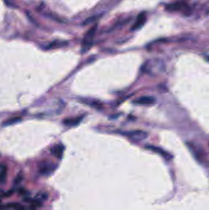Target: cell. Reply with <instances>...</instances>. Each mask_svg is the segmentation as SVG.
<instances>
[{"mask_svg": "<svg viewBox=\"0 0 209 210\" xmlns=\"http://www.w3.org/2000/svg\"><path fill=\"white\" fill-rule=\"evenodd\" d=\"M7 177V167L4 165H0V183H3Z\"/></svg>", "mask_w": 209, "mask_h": 210, "instance_id": "obj_13", "label": "cell"}, {"mask_svg": "<svg viewBox=\"0 0 209 210\" xmlns=\"http://www.w3.org/2000/svg\"><path fill=\"white\" fill-rule=\"evenodd\" d=\"M13 207L15 208V210H26L24 207H22V205H20L19 204H14V206H13Z\"/></svg>", "mask_w": 209, "mask_h": 210, "instance_id": "obj_16", "label": "cell"}, {"mask_svg": "<svg viewBox=\"0 0 209 210\" xmlns=\"http://www.w3.org/2000/svg\"><path fill=\"white\" fill-rule=\"evenodd\" d=\"M146 22V15L145 13H140L139 14L137 20L131 28V30H136L142 27Z\"/></svg>", "mask_w": 209, "mask_h": 210, "instance_id": "obj_7", "label": "cell"}, {"mask_svg": "<svg viewBox=\"0 0 209 210\" xmlns=\"http://www.w3.org/2000/svg\"><path fill=\"white\" fill-rule=\"evenodd\" d=\"M144 71L150 74H156L160 73L163 70V65L158 61H149L145 63Z\"/></svg>", "mask_w": 209, "mask_h": 210, "instance_id": "obj_2", "label": "cell"}, {"mask_svg": "<svg viewBox=\"0 0 209 210\" xmlns=\"http://www.w3.org/2000/svg\"><path fill=\"white\" fill-rule=\"evenodd\" d=\"M83 101L85 104H86L88 106H90L92 107H94L95 109L101 110L102 108L103 105L99 101H97L96 100H88V99L83 100Z\"/></svg>", "mask_w": 209, "mask_h": 210, "instance_id": "obj_10", "label": "cell"}, {"mask_svg": "<svg viewBox=\"0 0 209 210\" xmlns=\"http://www.w3.org/2000/svg\"><path fill=\"white\" fill-rule=\"evenodd\" d=\"M64 149L65 147L63 145H62L61 144H58L52 147V152L56 158H60H60H61L62 156H63Z\"/></svg>", "mask_w": 209, "mask_h": 210, "instance_id": "obj_8", "label": "cell"}, {"mask_svg": "<svg viewBox=\"0 0 209 210\" xmlns=\"http://www.w3.org/2000/svg\"><path fill=\"white\" fill-rule=\"evenodd\" d=\"M21 118L19 117H12L11 119H8V121H5L3 123V126H10V125H13L14 123H18L19 122L21 121Z\"/></svg>", "mask_w": 209, "mask_h": 210, "instance_id": "obj_14", "label": "cell"}, {"mask_svg": "<svg viewBox=\"0 0 209 210\" xmlns=\"http://www.w3.org/2000/svg\"><path fill=\"white\" fill-rule=\"evenodd\" d=\"M147 148H149V149L153 151L156 153H158V154H160L161 156H162L163 157L166 158V159H171V155L169 154V153H167V152L163 151L162 149L159 148V147H155V146H148L147 147Z\"/></svg>", "mask_w": 209, "mask_h": 210, "instance_id": "obj_11", "label": "cell"}, {"mask_svg": "<svg viewBox=\"0 0 209 210\" xmlns=\"http://www.w3.org/2000/svg\"><path fill=\"white\" fill-rule=\"evenodd\" d=\"M54 169V165L49 162H44L41 165L40 169H39V172L42 175L48 176L53 172Z\"/></svg>", "mask_w": 209, "mask_h": 210, "instance_id": "obj_4", "label": "cell"}, {"mask_svg": "<svg viewBox=\"0 0 209 210\" xmlns=\"http://www.w3.org/2000/svg\"><path fill=\"white\" fill-rule=\"evenodd\" d=\"M47 198V195L44 193H39L37 195L36 199L38 202H41L42 200H44Z\"/></svg>", "mask_w": 209, "mask_h": 210, "instance_id": "obj_15", "label": "cell"}, {"mask_svg": "<svg viewBox=\"0 0 209 210\" xmlns=\"http://www.w3.org/2000/svg\"><path fill=\"white\" fill-rule=\"evenodd\" d=\"M97 25H95L87 31L86 35H85L83 42H82V50L83 52H85L91 46L96 31H97Z\"/></svg>", "mask_w": 209, "mask_h": 210, "instance_id": "obj_1", "label": "cell"}, {"mask_svg": "<svg viewBox=\"0 0 209 210\" xmlns=\"http://www.w3.org/2000/svg\"><path fill=\"white\" fill-rule=\"evenodd\" d=\"M155 103V99L151 96H142L134 101V104L138 105H151Z\"/></svg>", "mask_w": 209, "mask_h": 210, "instance_id": "obj_5", "label": "cell"}, {"mask_svg": "<svg viewBox=\"0 0 209 210\" xmlns=\"http://www.w3.org/2000/svg\"><path fill=\"white\" fill-rule=\"evenodd\" d=\"M189 147L192 151V152L194 154V157H196V159L197 160H199V162H203V161H204V159H203V158H204V157H203L202 152L197 149V147H196L194 146V145L190 144V145H189Z\"/></svg>", "mask_w": 209, "mask_h": 210, "instance_id": "obj_9", "label": "cell"}, {"mask_svg": "<svg viewBox=\"0 0 209 210\" xmlns=\"http://www.w3.org/2000/svg\"><path fill=\"white\" fill-rule=\"evenodd\" d=\"M127 137L135 141H142L147 137V133L142 130H134L125 133Z\"/></svg>", "mask_w": 209, "mask_h": 210, "instance_id": "obj_3", "label": "cell"}, {"mask_svg": "<svg viewBox=\"0 0 209 210\" xmlns=\"http://www.w3.org/2000/svg\"><path fill=\"white\" fill-rule=\"evenodd\" d=\"M82 119V117L66 119L63 121V123L65 126H75L81 122Z\"/></svg>", "mask_w": 209, "mask_h": 210, "instance_id": "obj_12", "label": "cell"}, {"mask_svg": "<svg viewBox=\"0 0 209 210\" xmlns=\"http://www.w3.org/2000/svg\"><path fill=\"white\" fill-rule=\"evenodd\" d=\"M22 179V176L21 174H19L17 176V177L16 178V179H15V184H18L20 182H21V181Z\"/></svg>", "mask_w": 209, "mask_h": 210, "instance_id": "obj_17", "label": "cell"}, {"mask_svg": "<svg viewBox=\"0 0 209 210\" xmlns=\"http://www.w3.org/2000/svg\"><path fill=\"white\" fill-rule=\"evenodd\" d=\"M187 9L186 5L183 2H177L169 4L166 7V10L169 11H180Z\"/></svg>", "mask_w": 209, "mask_h": 210, "instance_id": "obj_6", "label": "cell"}]
</instances>
